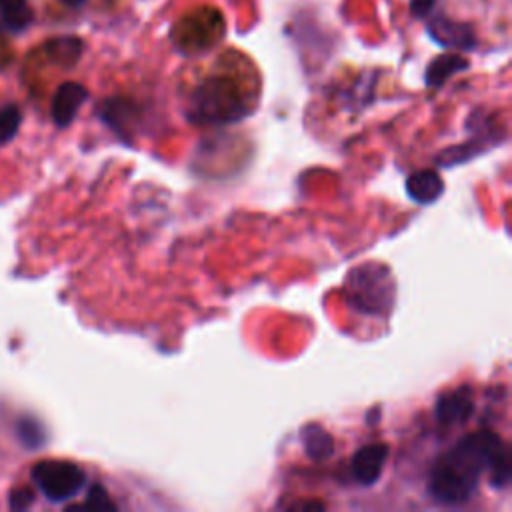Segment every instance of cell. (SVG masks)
<instances>
[{
    "label": "cell",
    "mask_w": 512,
    "mask_h": 512,
    "mask_svg": "<svg viewBox=\"0 0 512 512\" xmlns=\"http://www.w3.org/2000/svg\"><path fill=\"white\" fill-rule=\"evenodd\" d=\"M484 144L486 146H494V136H482L478 132V136L462 146H452V148H446L442 150L438 156H436V164L438 166H456V164H462V162H468L470 158L478 156L484 152Z\"/></svg>",
    "instance_id": "cell-13"
},
{
    "label": "cell",
    "mask_w": 512,
    "mask_h": 512,
    "mask_svg": "<svg viewBox=\"0 0 512 512\" xmlns=\"http://www.w3.org/2000/svg\"><path fill=\"white\" fill-rule=\"evenodd\" d=\"M88 90L78 82H64L52 98V120L58 128H66L76 118L80 106L86 102Z\"/></svg>",
    "instance_id": "cell-8"
},
{
    "label": "cell",
    "mask_w": 512,
    "mask_h": 512,
    "mask_svg": "<svg viewBox=\"0 0 512 512\" xmlns=\"http://www.w3.org/2000/svg\"><path fill=\"white\" fill-rule=\"evenodd\" d=\"M34 502V494L30 488H16L10 492V508L24 510Z\"/></svg>",
    "instance_id": "cell-19"
},
{
    "label": "cell",
    "mask_w": 512,
    "mask_h": 512,
    "mask_svg": "<svg viewBox=\"0 0 512 512\" xmlns=\"http://www.w3.org/2000/svg\"><path fill=\"white\" fill-rule=\"evenodd\" d=\"M426 32L436 44H440L444 48L474 50L478 46L476 32L470 24L456 22V20L446 18V16H434L426 24Z\"/></svg>",
    "instance_id": "cell-6"
},
{
    "label": "cell",
    "mask_w": 512,
    "mask_h": 512,
    "mask_svg": "<svg viewBox=\"0 0 512 512\" xmlns=\"http://www.w3.org/2000/svg\"><path fill=\"white\" fill-rule=\"evenodd\" d=\"M76 508H88V510L98 512V510H116V504L110 500L108 492L100 484H94L86 496V502Z\"/></svg>",
    "instance_id": "cell-18"
},
{
    "label": "cell",
    "mask_w": 512,
    "mask_h": 512,
    "mask_svg": "<svg viewBox=\"0 0 512 512\" xmlns=\"http://www.w3.org/2000/svg\"><path fill=\"white\" fill-rule=\"evenodd\" d=\"M344 296L354 312L384 318L394 308L396 282L388 266L380 262H364L348 272L344 280Z\"/></svg>",
    "instance_id": "cell-2"
},
{
    "label": "cell",
    "mask_w": 512,
    "mask_h": 512,
    "mask_svg": "<svg viewBox=\"0 0 512 512\" xmlns=\"http://www.w3.org/2000/svg\"><path fill=\"white\" fill-rule=\"evenodd\" d=\"M22 122V112L16 104H8L0 108V144H8Z\"/></svg>",
    "instance_id": "cell-15"
},
{
    "label": "cell",
    "mask_w": 512,
    "mask_h": 512,
    "mask_svg": "<svg viewBox=\"0 0 512 512\" xmlns=\"http://www.w3.org/2000/svg\"><path fill=\"white\" fill-rule=\"evenodd\" d=\"M60 2H64V4L70 6V8H80V6H84L86 0H60Z\"/></svg>",
    "instance_id": "cell-21"
},
{
    "label": "cell",
    "mask_w": 512,
    "mask_h": 512,
    "mask_svg": "<svg viewBox=\"0 0 512 512\" xmlns=\"http://www.w3.org/2000/svg\"><path fill=\"white\" fill-rule=\"evenodd\" d=\"M16 434H18V438L22 440V444L28 446L30 450H36L38 446L44 444V430H42V426H40L36 420H32V418H20V420L16 422Z\"/></svg>",
    "instance_id": "cell-16"
},
{
    "label": "cell",
    "mask_w": 512,
    "mask_h": 512,
    "mask_svg": "<svg viewBox=\"0 0 512 512\" xmlns=\"http://www.w3.org/2000/svg\"><path fill=\"white\" fill-rule=\"evenodd\" d=\"M300 440H302L306 456L314 462H324L326 458H330L334 454V438L320 424L302 426Z\"/></svg>",
    "instance_id": "cell-11"
},
{
    "label": "cell",
    "mask_w": 512,
    "mask_h": 512,
    "mask_svg": "<svg viewBox=\"0 0 512 512\" xmlns=\"http://www.w3.org/2000/svg\"><path fill=\"white\" fill-rule=\"evenodd\" d=\"M388 458V446L384 442H372L360 446L350 460V476L360 486H372L378 482Z\"/></svg>",
    "instance_id": "cell-7"
},
{
    "label": "cell",
    "mask_w": 512,
    "mask_h": 512,
    "mask_svg": "<svg viewBox=\"0 0 512 512\" xmlns=\"http://www.w3.org/2000/svg\"><path fill=\"white\" fill-rule=\"evenodd\" d=\"M474 412V392L468 384L448 390L438 396L434 406V418L444 428L462 426Z\"/></svg>",
    "instance_id": "cell-5"
},
{
    "label": "cell",
    "mask_w": 512,
    "mask_h": 512,
    "mask_svg": "<svg viewBox=\"0 0 512 512\" xmlns=\"http://www.w3.org/2000/svg\"><path fill=\"white\" fill-rule=\"evenodd\" d=\"M98 114L120 138L128 140L134 126H136V118H138L140 110L132 100L114 96V98H108L100 104Z\"/></svg>",
    "instance_id": "cell-9"
},
{
    "label": "cell",
    "mask_w": 512,
    "mask_h": 512,
    "mask_svg": "<svg viewBox=\"0 0 512 512\" xmlns=\"http://www.w3.org/2000/svg\"><path fill=\"white\" fill-rule=\"evenodd\" d=\"M410 8H412V14H414L416 18H424V16H428V14L432 12L434 0H412Z\"/></svg>",
    "instance_id": "cell-20"
},
{
    "label": "cell",
    "mask_w": 512,
    "mask_h": 512,
    "mask_svg": "<svg viewBox=\"0 0 512 512\" xmlns=\"http://www.w3.org/2000/svg\"><path fill=\"white\" fill-rule=\"evenodd\" d=\"M30 474L42 496L50 502H66L86 484V472L68 460H40Z\"/></svg>",
    "instance_id": "cell-4"
},
{
    "label": "cell",
    "mask_w": 512,
    "mask_h": 512,
    "mask_svg": "<svg viewBox=\"0 0 512 512\" xmlns=\"http://www.w3.org/2000/svg\"><path fill=\"white\" fill-rule=\"evenodd\" d=\"M444 192L442 176L432 168H422L406 178V194L416 204H432Z\"/></svg>",
    "instance_id": "cell-10"
},
{
    "label": "cell",
    "mask_w": 512,
    "mask_h": 512,
    "mask_svg": "<svg viewBox=\"0 0 512 512\" xmlns=\"http://www.w3.org/2000/svg\"><path fill=\"white\" fill-rule=\"evenodd\" d=\"M468 60L462 54H442L438 58H434L424 74V82L428 88H440L448 78H452L454 74L462 72L468 68Z\"/></svg>",
    "instance_id": "cell-12"
},
{
    "label": "cell",
    "mask_w": 512,
    "mask_h": 512,
    "mask_svg": "<svg viewBox=\"0 0 512 512\" xmlns=\"http://www.w3.org/2000/svg\"><path fill=\"white\" fill-rule=\"evenodd\" d=\"M0 14L6 26L16 30L24 28L32 18V12L26 6V0H0Z\"/></svg>",
    "instance_id": "cell-14"
},
{
    "label": "cell",
    "mask_w": 512,
    "mask_h": 512,
    "mask_svg": "<svg viewBox=\"0 0 512 512\" xmlns=\"http://www.w3.org/2000/svg\"><path fill=\"white\" fill-rule=\"evenodd\" d=\"M80 48H82V44H80L76 38H58L56 42H50V44H48L50 54H52L58 62H64V64L76 62V58H78V54H80Z\"/></svg>",
    "instance_id": "cell-17"
},
{
    "label": "cell",
    "mask_w": 512,
    "mask_h": 512,
    "mask_svg": "<svg viewBox=\"0 0 512 512\" xmlns=\"http://www.w3.org/2000/svg\"><path fill=\"white\" fill-rule=\"evenodd\" d=\"M240 88L228 78L214 76L204 80L190 94L188 118L196 124H232L248 116Z\"/></svg>",
    "instance_id": "cell-3"
},
{
    "label": "cell",
    "mask_w": 512,
    "mask_h": 512,
    "mask_svg": "<svg viewBox=\"0 0 512 512\" xmlns=\"http://www.w3.org/2000/svg\"><path fill=\"white\" fill-rule=\"evenodd\" d=\"M484 472L494 488H506L512 476L510 448L490 430L470 432L448 448L430 468L426 494L442 506H460L476 494Z\"/></svg>",
    "instance_id": "cell-1"
}]
</instances>
